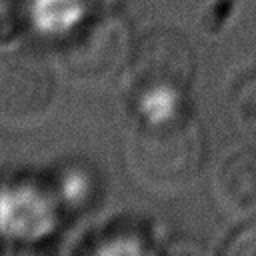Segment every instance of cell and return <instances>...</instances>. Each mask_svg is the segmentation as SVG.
<instances>
[{
    "mask_svg": "<svg viewBox=\"0 0 256 256\" xmlns=\"http://www.w3.org/2000/svg\"><path fill=\"white\" fill-rule=\"evenodd\" d=\"M206 160V136L188 112L138 120L128 140V170L158 194H174L190 186Z\"/></svg>",
    "mask_w": 256,
    "mask_h": 256,
    "instance_id": "cell-1",
    "label": "cell"
},
{
    "mask_svg": "<svg viewBox=\"0 0 256 256\" xmlns=\"http://www.w3.org/2000/svg\"><path fill=\"white\" fill-rule=\"evenodd\" d=\"M194 68V52L176 30H154L134 44L122 70V86L138 120L184 112Z\"/></svg>",
    "mask_w": 256,
    "mask_h": 256,
    "instance_id": "cell-2",
    "label": "cell"
},
{
    "mask_svg": "<svg viewBox=\"0 0 256 256\" xmlns=\"http://www.w3.org/2000/svg\"><path fill=\"white\" fill-rule=\"evenodd\" d=\"M68 38L62 66L78 82H106L122 74L134 48L130 28L118 14L86 20Z\"/></svg>",
    "mask_w": 256,
    "mask_h": 256,
    "instance_id": "cell-3",
    "label": "cell"
},
{
    "mask_svg": "<svg viewBox=\"0 0 256 256\" xmlns=\"http://www.w3.org/2000/svg\"><path fill=\"white\" fill-rule=\"evenodd\" d=\"M54 94L46 60L26 48L0 52V120L22 124L42 116Z\"/></svg>",
    "mask_w": 256,
    "mask_h": 256,
    "instance_id": "cell-4",
    "label": "cell"
},
{
    "mask_svg": "<svg viewBox=\"0 0 256 256\" xmlns=\"http://www.w3.org/2000/svg\"><path fill=\"white\" fill-rule=\"evenodd\" d=\"M58 226V202L32 182L0 186V236L14 242H42Z\"/></svg>",
    "mask_w": 256,
    "mask_h": 256,
    "instance_id": "cell-5",
    "label": "cell"
},
{
    "mask_svg": "<svg viewBox=\"0 0 256 256\" xmlns=\"http://www.w3.org/2000/svg\"><path fill=\"white\" fill-rule=\"evenodd\" d=\"M214 200L234 220H256V150L244 148L220 160L212 176Z\"/></svg>",
    "mask_w": 256,
    "mask_h": 256,
    "instance_id": "cell-6",
    "label": "cell"
},
{
    "mask_svg": "<svg viewBox=\"0 0 256 256\" xmlns=\"http://www.w3.org/2000/svg\"><path fill=\"white\" fill-rule=\"evenodd\" d=\"M26 14L38 34L64 38L86 22L88 0H28Z\"/></svg>",
    "mask_w": 256,
    "mask_h": 256,
    "instance_id": "cell-7",
    "label": "cell"
},
{
    "mask_svg": "<svg viewBox=\"0 0 256 256\" xmlns=\"http://www.w3.org/2000/svg\"><path fill=\"white\" fill-rule=\"evenodd\" d=\"M244 224L226 244L224 252L228 256H256V220Z\"/></svg>",
    "mask_w": 256,
    "mask_h": 256,
    "instance_id": "cell-8",
    "label": "cell"
},
{
    "mask_svg": "<svg viewBox=\"0 0 256 256\" xmlns=\"http://www.w3.org/2000/svg\"><path fill=\"white\" fill-rule=\"evenodd\" d=\"M88 184H90V180L86 178V174H82V172H68V174L62 178L60 192L64 194L66 200H76V202H80V200L88 194Z\"/></svg>",
    "mask_w": 256,
    "mask_h": 256,
    "instance_id": "cell-9",
    "label": "cell"
}]
</instances>
